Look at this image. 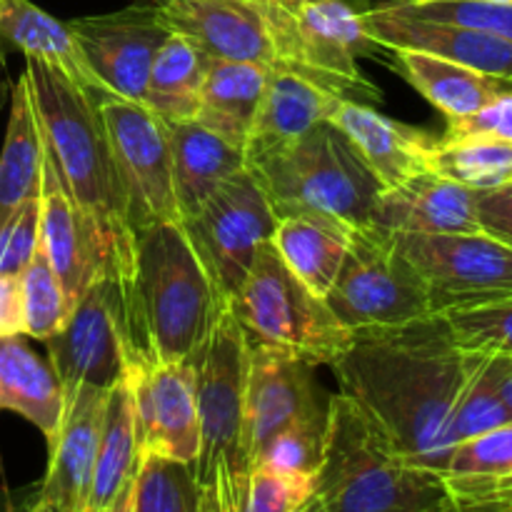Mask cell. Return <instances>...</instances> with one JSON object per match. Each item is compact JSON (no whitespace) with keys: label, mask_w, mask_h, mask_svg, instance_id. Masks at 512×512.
Instances as JSON below:
<instances>
[{"label":"cell","mask_w":512,"mask_h":512,"mask_svg":"<svg viewBox=\"0 0 512 512\" xmlns=\"http://www.w3.org/2000/svg\"><path fill=\"white\" fill-rule=\"evenodd\" d=\"M353 228L320 215H283L275 223L270 243L290 273L318 298H325L348 253Z\"/></svg>","instance_id":"obj_29"},{"label":"cell","mask_w":512,"mask_h":512,"mask_svg":"<svg viewBox=\"0 0 512 512\" xmlns=\"http://www.w3.org/2000/svg\"><path fill=\"white\" fill-rule=\"evenodd\" d=\"M40 248L63 285L70 310L95 280L108 273L115 275L108 243L73 203L48 153L40 188Z\"/></svg>","instance_id":"obj_16"},{"label":"cell","mask_w":512,"mask_h":512,"mask_svg":"<svg viewBox=\"0 0 512 512\" xmlns=\"http://www.w3.org/2000/svg\"><path fill=\"white\" fill-rule=\"evenodd\" d=\"M395 235L428 288L435 315L512 295V248L495 235Z\"/></svg>","instance_id":"obj_12"},{"label":"cell","mask_w":512,"mask_h":512,"mask_svg":"<svg viewBox=\"0 0 512 512\" xmlns=\"http://www.w3.org/2000/svg\"><path fill=\"white\" fill-rule=\"evenodd\" d=\"M293 512H325V510H323V505H320V500L315 498V495H310V498L305 500L300 508H295Z\"/></svg>","instance_id":"obj_50"},{"label":"cell","mask_w":512,"mask_h":512,"mask_svg":"<svg viewBox=\"0 0 512 512\" xmlns=\"http://www.w3.org/2000/svg\"><path fill=\"white\" fill-rule=\"evenodd\" d=\"M318 393L313 365L275 350L248 345L245 423H248L250 468L260 448L285 425L328 413V400L323 403Z\"/></svg>","instance_id":"obj_17"},{"label":"cell","mask_w":512,"mask_h":512,"mask_svg":"<svg viewBox=\"0 0 512 512\" xmlns=\"http://www.w3.org/2000/svg\"><path fill=\"white\" fill-rule=\"evenodd\" d=\"M140 5H150V8H165L170 3H180V0H138Z\"/></svg>","instance_id":"obj_53"},{"label":"cell","mask_w":512,"mask_h":512,"mask_svg":"<svg viewBox=\"0 0 512 512\" xmlns=\"http://www.w3.org/2000/svg\"><path fill=\"white\" fill-rule=\"evenodd\" d=\"M445 138H458V135H488V138L512 143V88L500 93L493 103L485 105L478 113L460 120H448Z\"/></svg>","instance_id":"obj_44"},{"label":"cell","mask_w":512,"mask_h":512,"mask_svg":"<svg viewBox=\"0 0 512 512\" xmlns=\"http://www.w3.org/2000/svg\"><path fill=\"white\" fill-rule=\"evenodd\" d=\"M480 3H493V5H512V0H480Z\"/></svg>","instance_id":"obj_55"},{"label":"cell","mask_w":512,"mask_h":512,"mask_svg":"<svg viewBox=\"0 0 512 512\" xmlns=\"http://www.w3.org/2000/svg\"><path fill=\"white\" fill-rule=\"evenodd\" d=\"M135 512H208L193 465L145 455L135 475Z\"/></svg>","instance_id":"obj_35"},{"label":"cell","mask_w":512,"mask_h":512,"mask_svg":"<svg viewBox=\"0 0 512 512\" xmlns=\"http://www.w3.org/2000/svg\"><path fill=\"white\" fill-rule=\"evenodd\" d=\"M195 375L200 418V453L193 470L200 488L210 483H248L250 448L245 423L248 340L230 308L210 338L188 360Z\"/></svg>","instance_id":"obj_8"},{"label":"cell","mask_w":512,"mask_h":512,"mask_svg":"<svg viewBox=\"0 0 512 512\" xmlns=\"http://www.w3.org/2000/svg\"><path fill=\"white\" fill-rule=\"evenodd\" d=\"M510 185H512V183H510Z\"/></svg>","instance_id":"obj_56"},{"label":"cell","mask_w":512,"mask_h":512,"mask_svg":"<svg viewBox=\"0 0 512 512\" xmlns=\"http://www.w3.org/2000/svg\"><path fill=\"white\" fill-rule=\"evenodd\" d=\"M265 80H268L265 65L210 60L193 120L245 150L263 98Z\"/></svg>","instance_id":"obj_31"},{"label":"cell","mask_w":512,"mask_h":512,"mask_svg":"<svg viewBox=\"0 0 512 512\" xmlns=\"http://www.w3.org/2000/svg\"><path fill=\"white\" fill-rule=\"evenodd\" d=\"M273 45V65L300 75L338 100L378 105L380 88L358 68V58H370L380 48L365 28V13L373 0H318L290 5L258 0Z\"/></svg>","instance_id":"obj_6"},{"label":"cell","mask_w":512,"mask_h":512,"mask_svg":"<svg viewBox=\"0 0 512 512\" xmlns=\"http://www.w3.org/2000/svg\"><path fill=\"white\" fill-rule=\"evenodd\" d=\"M330 120L348 135L385 190L430 170V153L438 138L428 130L388 118L375 105L350 100H340Z\"/></svg>","instance_id":"obj_22"},{"label":"cell","mask_w":512,"mask_h":512,"mask_svg":"<svg viewBox=\"0 0 512 512\" xmlns=\"http://www.w3.org/2000/svg\"><path fill=\"white\" fill-rule=\"evenodd\" d=\"M340 100L300 75L268 68L263 98L245 143V160L255 163L263 155L293 143L313 125L330 120Z\"/></svg>","instance_id":"obj_23"},{"label":"cell","mask_w":512,"mask_h":512,"mask_svg":"<svg viewBox=\"0 0 512 512\" xmlns=\"http://www.w3.org/2000/svg\"><path fill=\"white\" fill-rule=\"evenodd\" d=\"M158 13L170 33L188 38L210 60L273 65V45L258 0H180Z\"/></svg>","instance_id":"obj_20"},{"label":"cell","mask_w":512,"mask_h":512,"mask_svg":"<svg viewBox=\"0 0 512 512\" xmlns=\"http://www.w3.org/2000/svg\"><path fill=\"white\" fill-rule=\"evenodd\" d=\"M325 512H443V475L413 465L350 395L328 398V443L315 475Z\"/></svg>","instance_id":"obj_4"},{"label":"cell","mask_w":512,"mask_h":512,"mask_svg":"<svg viewBox=\"0 0 512 512\" xmlns=\"http://www.w3.org/2000/svg\"><path fill=\"white\" fill-rule=\"evenodd\" d=\"M40 243V195L20 203L0 223V273L20 275Z\"/></svg>","instance_id":"obj_43"},{"label":"cell","mask_w":512,"mask_h":512,"mask_svg":"<svg viewBox=\"0 0 512 512\" xmlns=\"http://www.w3.org/2000/svg\"><path fill=\"white\" fill-rule=\"evenodd\" d=\"M208 68L210 58L198 45L170 33L150 65L143 105L165 123L193 120Z\"/></svg>","instance_id":"obj_32"},{"label":"cell","mask_w":512,"mask_h":512,"mask_svg":"<svg viewBox=\"0 0 512 512\" xmlns=\"http://www.w3.org/2000/svg\"><path fill=\"white\" fill-rule=\"evenodd\" d=\"M0 43L3 48H18L25 58L55 65L88 93L108 95L85 60L70 25L45 13L33 0H0Z\"/></svg>","instance_id":"obj_27"},{"label":"cell","mask_w":512,"mask_h":512,"mask_svg":"<svg viewBox=\"0 0 512 512\" xmlns=\"http://www.w3.org/2000/svg\"><path fill=\"white\" fill-rule=\"evenodd\" d=\"M123 308L130 365L185 363L210 338L228 298L183 223H155L135 233V268Z\"/></svg>","instance_id":"obj_3"},{"label":"cell","mask_w":512,"mask_h":512,"mask_svg":"<svg viewBox=\"0 0 512 512\" xmlns=\"http://www.w3.org/2000/svg\"><path fill=\"white\" fill-rule=\"evenodd\" d=\"M323 300L353 335L403 328L435 315L428 288L395 235L373 223L353 228L338 278Z\"/></svg>","instance_id":"obj_9"},{"label":"cell","mask_w":512,"mask_h":512,"mask_svg":"<svg viewBox=\"0 0 512 512\" xmlns=\"http://www.w3.org/2000/svg\"><path fill=\"white\" fill-rule=\"evenodd\" d=\"M13 335H25L20 278L0 273V338H13Z\"/></svg>","instance_id":"obj_46"},{"label":"cell","mask_w":512,"mask_h":512,"mask_svg":"<svg viewBox=\"0 0 512 512\" xmlns=\"http://www.w3.org/2000/svg\"><path fill=\"white\" fill-rule=\"evenodd\" d=\"M510 365L512 358L508 355L470 353L468 373H465L463 388H460L453 418H450L453 445L512 423V415L503 398V385L510 373Z\"/></svg>","instance_id":"obj_33"},{"label":"cell","mask_w":512,"mask_h":512,"mask_svg":"<svg viewBox=\"0 0 512 512\" xmlns=\"http://www.w3.org/2000/svg\"><path fill=\"white\" fill-rule=\"evenodd\" d=\"M470 353L455 348L440 315L393 330L358 333L335 360L340 393L363 405L413 465L443 475L450 418Z\"/></svg>","instance_id":"obj_1"},{"label":"cell","mask_w":512,"mask_h":512,"mask_svg":"<svg viewBox=\"0 0 512 512\" xmlns=\"http://www.w3.org/2000/svg\"><path fill=\"white\" fill-rule=\"evenodd\" d=\"M383 5L420 20L463 25L512 40V5L480 3V0H385Z\"/></svg>","instance_id":"obj_39"},{"label":"cell","mask_w":512,"mask_h":512,"mask_svg":"<svg viewBox=\"0 0 512 512\" xmlns=\"http://www.w3.org/2000/svg\"><path fill=\"white\" fill-rule=\"evenodd\" d=\"M480 228L512 248V185L475 193Z\"/></svg>","instance_id":"obj_45"},{"label":"cell","mask_w":512,"mask_h":512,"mask_svg":"<svg viewBox=\"0 0 512 512\" xmlns=\"http://www.w3.org/2000/svg\"><path fill=\"white\" fill-rule=\"evenodd\" d=\"M95 98L123 180L135 233L155 223H180L173 155L163 120L145 105L130 103L118 95L108 93Z\"/></svg>","instance_id":"obj_10"},{"label":"cell","mask_w":512,"mask_h":512,"mask_svg":"<svg viewBox=\"0 0 512 512\" xmlns=\"http://www.w3.org/2000/svg\"><path fill=\"white\" fill-rule=\"evenodd\" d=\"M165 128L173 155L175 198L183 220L193 215L230 175L248 168V160L243 148L215 135L198 120L165 123Z\"/></svg>","instance_id":"obj_24"},{"label":"cell","mask_w":512,"mask_h":512,"mask_svg":"<svg viewBox=\"0 0 512 512\" xmlns=\"http://www.w3.org/2000/svg\"><path fill=\"white\" fill-rule=\"evenodd\" d=\"M108 390L75 385L65 390V418L55 443L50 445L48 470L35 493L58 512H88L98 458L100 428Z\"/></svg>","instance_id":"obj_18"},{"label":"cell","mask_w":512,"mask_h":512,"mask_svg":"<svg viewBox=\"0 0 512 512\" xmlns=\"http://www.w3.org/2000/svg\"><path fill=\"white\" fill-rule=\"evenodd\" d=\"M3 75H5V48L0 43V103H3Z\"/></svg>","instance_id":"obj_52"},{"label":"cell","mask_w":512,"mask_h":512,"mask_svg":"<svg viewBox=\"0 0 512 512\" xmlns=\"http://www.w3.org/2000/svg\"><path fill=\"white\" fill-rule=\"evenodd\" d=\"M18 278L20 293H23L25 335L45 343L50 335H55L63 328L70 308L68 300H65L63 285H60L53 265L45 258V250L40 248V243Z\"/></svg>","instance_id":"obj_37"},{"label":"cell","mask_w":512,"mask_h":512,"mask_svg":"<svg viewBox=\"0 0 512 512\" xmlns=\"http://www.w3.org/2000/svg\"><path fill=\"white\" fill-rule=\"evenodd\" d=\"M440 318L448 325L455 348L463 353L512 358V295L470 308L448 310Z\"/></svg>","instance_id":"obj_36"},{"label":"cell","mask_w":512,"mask_h":512,"mask_svg":"<svg viewBox=\"0 0 512 512\" xmlns=\"http://www.w3.org/2000/svg\"><path fill=\"white\" fill-rule=\"evenodd\" d=\"M0 410H13L55 443L65 418V390L53 365L33 353L23 335L0 338Z\"/></svg>","instance_id":"obj_25"},{"label":"cell","mask_w":512,"mask_h":512,"mask_svg":"<svg viewBox=\"0 0 512 512\" xmlns=\"http://www.w3.org/2000/svg\"><path fill=\"white\" fill-rule=\"evenodd\" d=\"M25 73L43 130L45 153L73 203L108 243L113 273L120 290H125L135 268V228L98 98L43 60L25 58Z\"/></svg>","instance_id":"obj_2"},{"label":"cell","mask_w":512,"mask_h":512,"mask_svg":"<svg viewBox=\"0 0 512 512\" xmlns=\"http://www.w3.org/2000/svg\"><path fill=\"white\" fill-rule=\"evenodd\" d=\"M443 512H445V510H443Z\"/></svg>","instance_id":"obj_57"},{"label":"cell","mask_w":512,"mask_h":512,"mask_svg":"<svg viewBox=\"0 0 512 512\" xmlns=\"http://www.w3.org/2000/svg\"><path fill=\"white\" fill-rule=\"evenodd\" d=\"M228 308L248 345L290 355L313 368H333L353 340L325 300L290 273L270 240L258 248L253 268L230 295Z\"/></svg>","instance_id":"obj_7"},{"label":"cell","mask_w":512,"mask_h":512,"mask_svg":"<svg viewBox=\"0 0 512 512\" xmlns=\"http://www.w3.org/2000/svg\"><path fill=\"white\" fill-rule=\"evenodd\" d=\"M430 170L470 190H495L512 183V143L488 135L435 140Z\"/></svg>","instance_id":"obj_34"},{"label":"cell","mask_w":512,"mask_h":512,"mask_svg":"<svg viewBox=\"0 0 512 512\" xmlns=\"http://www.w3.org/2000/svg\"><path fill=\"white\" fill-rule=\"evenodd\" d=\"M445 512H512V470L503 475H443Z\"/></svg>","instance_id":"obj_42"},{"label":"cell","mask_w":512,"mask_h":512,"mask_svg":"<svg viewBox=\"0 0 512 512\" xmlns=\"http://www.w3.org/2000/svg\"><path fill=\"white\" fill-rule=\"evenodd\" d=\"M143 458L135 385L128 370V375L108 390V400H105L88 512H103L108 508L133 483Z\"/></svg>","instance_id":"obj_26"},{"label":"cell","mask_w":512,"mask_h":512,"mask_svg":"<svg viewBox=\"0 0 512 512\" xmlns=\"http://www.w3.org/2000/svg\"><path fill=\"white\" fill-rule=\"evenodd\" d=\"M512 470V423L463 440L453 448L443 475H503Z\"/></svg>","instance_id":"obj_41"},{"label":"cell","mask_w":512,"mask_h":512,"mask_svg":"<svg viewBox=\"0 0 512 512\" xmlns=\"http://www.w3.org/2000/svg\"><path fill=\"white\" fill-rule=\"evenodd\" d=\"M270 208L283 215H320L350 228L370 225L385 185L348 135L333 123L313 125L293 143L248 165Z\"/></svg>","instance_id":"obj_5"},{"label":"cell","mask_w":512,"mask_h":512,"mask_svg":"<svg viewBox=\"0 0 512 512\" xmlns=\"http://www.w3.org/2000/svg\"><path fill=\"white\" fill-rule=\"evenodd\" d=\"M370 223L398 235H455L483 230L475 208V190L433 170L385 190Z\"/></svg>","instance_id":"obj_21"},{"label":"cell","mask_w":512,"mask_h":512,"mask_svg":"<svg viewBox=\"0 0 512 512\" xmlns=\"http://www.w3.org/2000/svg\"><path fill=\"white\" fill-rule=\"evenodd\" d=\"M0 512H58L45 505L38 498L35 488L23 490V493H3L0 495Z\"/></svg>","instance_id":"obj_48"},{"label":"cell","mask_w":512,"mask_h":512,"mask_svg":"<svg viewBox=\"0 0 512 512\" xmlns=\"http://www.w3.org/2000/svg\"><path fill=\"white\" fill-rule=\"evenodd\" d=\"M278 3L290 5V8H298V5H308V3H318V0H278Z\"/></svg>","instance_id":"obj_54"},{"label":"cell","mask_w":512,"mask_h":512,"mask_svg":"<svg viewBox=\"0 0 512 512\" xmlns=\"http://www.w3.org/2000/svg\"><path fill=\"white\" fill-rule=\"evenodd\" d=\"M315 480L268 465H253L243 495V512H293L313 495Z\"/></svg>","instance_id":"obj_40"},{"label":"cell","mask_w":512,"mask_h":512,"mask_svg":"<svg viewBox=\"0 0 512 512\" xmlns=\"http://www.w3.org/2000/svg\"><path fill=\"white\" fill-rule=\"evenodd\" d=\"M68 25L105 90L143 105L150 65L170 35L158 8L133 3L115 13L75 18Z\"/></svg>","instance_id":"obj_14"},{"label":"cell","mask_w":512,"mask_h":512,"mask_svg":"<svg viewBox=\"0 0 512 512\" xmlns=\"http://www.w3.org/2000/svg\"><path fill=\"white\" fill-rule=\"evenodd\" d=\"M180 223L220 293L230 300L253 268L258 248L273 235L278 215L250 170L243 168Z\"/></svg>","instance_id":"obj_11"},{"label":"cell","mask_w":512,"mask_h":512,"mask_svg":"<svg viewBox=\"0 0 512 512\" xmlns=\"http://www.w3.org/2000/svg\"><path fill=\"white\" fill-rule=\"evenodd\" d=\"M325 443H328V413L315 418L295 420L273 435L253 458V465L283 470L290 475H303L315 480L323 465Z\"/></svg>","instance_id":"obj_38"},{"label":"cell","mask_w":512,"mask_h":512,"mask_svg":"<svg viewBox=\"0 0 512 512\" xmlns=\"http://www.w3.org/2000/svg\"><path fill=\"white\" fill-rule=\"evenodd\" d=\"M370 38L385 50H423L512 83V40L463 25L433 23L373 3L365 13Z\"/></svg>","instance_id":"obj_19"},{"label":"cell","mask_w":512,"mask_h":512,"mask_svg":"<svg viewBox=\"0 0 512 512\" xmlns=\"http://www.w3.org/2000/svg\"><path fill=\"white\" fill-rule=\"evenodd\" d=\"M503 398H505V405H508V410L512 415V365H510V373H508V378H505V385H503Z\"/></svg>","instance_id":"obj_51"},{"label":"cell","mask_w":512,"mask_h":512,"mask_svg":"<svg viewBox=\"0 0 512 512\" xmlns=\"http://www.w3.org/2000/svg\"><path fill=\"white\" fill-rule=\"evenodd\" d=\"M138 405L143 455L195 465L200 418L190 363L130 365Z\"/></svg>","instance_id":"obj_15"},{"label":"cell","mask_w":512,"mask_h":512,"mask_svg":"<svg viewBox=\"0 0 512 512\" xmlns=\"http://www.w3.org/2000/svg\"><path fill=\"white\" fill-rule=\"evenodd\" d=\"M398 73L428 100L445 120H460L493 103L500 93L512 88L510 80L493 78L473 68L445 60L423 50H390Z\"/></svg>","instance_id":"obj_28"},{"label":"cell","mask_w":512,"mask_h":512,"mask_svg":"<svg viewBox=\"0 0 512 512\" xmlns=\"http://www.w3.org/2000/svg\"><path fill=\"white\" fill-rule=\"evenodd\" d=\"M103 512H135V480Z\"/></svg>","instance_id":"obj_49"},{"label":"cell","mask_w":512,"mask_h":512,"mask_svg":"<svg viewBox=\"0 0 512 512\" xmlns=\"http://www.w3.org/2000/svg\"><path fill=\"white\" fill-rule=\"evenodd\" d=\"M243 495L245 488L233 483H213L203 488L208 512H243Z\"/></svg>","instance_id":"obj_47"},{"label":"cell","mask_w":512,"mask_h":512,"mask_svg":"<svg viewBox=\"0 0 512 512\" xmlns=\"http://www.w3.org/2000/svg\"><path fill=\"white\" fill-rule=\"evenodd\" d=\"M45 140L35 113L28 73L23 70L10 90V115L0 150V223L43 188Z\"/></svg>","instance_id":"obj_30"},{"label":"cell","mask_w":512,"mask_h":512,"mask_svg":"<svg viewBox=\"0 0 512 512\" xmlns=\"http://www.w3.org/2000/svg\"><path fill=\"white\" fill-rule=\"evenodd\" d=\"M48 363L63 390L93 385L110 390L128 375L130 350L125 328L123 290L115 275L95 280L55 335L45 340Z\"/></svg>","instance_id":"obj_13"}]
</instances>
